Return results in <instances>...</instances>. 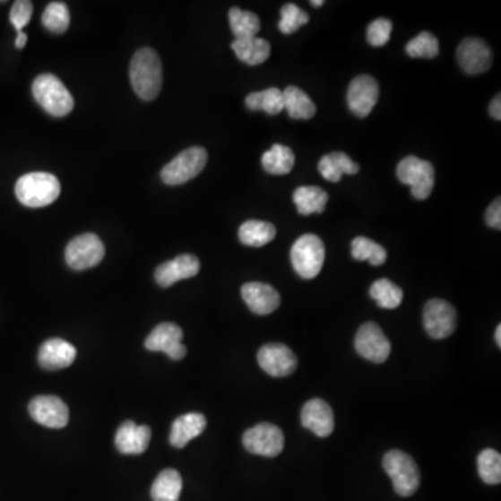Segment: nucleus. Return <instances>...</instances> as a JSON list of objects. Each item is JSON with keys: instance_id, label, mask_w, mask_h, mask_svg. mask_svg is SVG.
Returning a JSON list of instances; mask_svg holds the SVG:
<instances>
[{"instance_id": "nucleus-1", "label": "nucleus", "mask_w": 501, "mask_h": 501, "mask_svg": "<svg viewBox=\"0 0 501 501\" xmlns=\"http://www.w3.org/2000/svg\"><path fill=\"white\" fill-rule=\"evenodd\" d=\"M130 80L135 94L143 100H153L162 90V63L151 48H141L131 59Z\"/></svg>"}, {"instance_id": "nucleus-2", "label": "nucleus", "mask_w": 501, "mask_h": 501, "mask_svg": "<svg viewBox=\"0 0 501 501\" xmlns=\"http://www.w3.org/2000/svg\"><path fill=\"white\" fill-rule=\"evenodd\" d=\"M59 180L50 173L35 171L22 176L16 184L17 200L29 208H44L59 198Z\"/></svg>"}, {"instance_id": "nucleus-3", "label": "nucleus", "mask_w": 501, "mask_h": 501, "mask_svg": "<svg viewBox=\"0 0 501 501\" xmlns=\"http://www.w3.org/2000/svg\"><path fill=\"white\" fill-rule=\"evenodd\" d=\"M32 94L45 112L55 117H65L74 109V99L70 91L65 87L56 75H38L32 84Z\"/></svg>"}, {"instance_id": "nucleus-4", "label": "nucleus", "mask_w": 501, "mask_h": 501, "mask_svg": "<svg viewBox=\"0 0 501 501\" xmlns=\"http://www.w3.org/2000/svg\"><path fill=\"white\" fill-rule=\"evenodd\" d=\"M384 468L393 482L395 493L410 497L419 488V468L411 455L400 450H392L384 458Z\"/></svg>"}, {"instance_id": "nucleus-5", "label": "nucleus", "mask_w": 501, "mask_h": 501, "mask_svg": "<svg viewBox=\"0 0 501 501\" xmlns=\"http://www.w3.org/2000/svg\"><path fill=\"white\" fill-rule=\"evenodd\" d=\"M324 241L315 234L299 237L291 248V263L302 279L311 281L321 273L324 263Z\"/></svg>"}, {"instance_id": "nucleus-6", "label": "nucleus", "mask_w": 501, "mask_h": 501, "mask_svg": "<svg viewBox=\"0 0 501 501\" xmlns=\"http://www.w3.org/2000/svg\"><path fill=\"white\" fill-rule=\"evenodd\" d=\"M208 162V153L203 148L193 147L178 153L160 171V178L168 186H180L200 175Z\"/></svg>"}, {"instance_id": "nucleus-7", "label": "nucleus", "mask_w": 501, "mask_h": 501, "mask_svg": "<svg viewBox=\"0 0 501 501\" xmlns=\"http://www.w3.org/2000/svg\"><path fill=\"white\" fill-rule=\"evenodd\" d=\"M397 177L402 184L411 187L414 198L424 201L432 194L435 168L428 160H419L417 156H407L397 166Z\"/></svg>"}, {"instance_id": "nucleus-8", "label": "nucleus", "mask_w": 501, "mask_h": 501, "mask_svg": "<svg viewBox=\"0 0 501 501\" xmlns=\"http://www.w3.org/2000/svg\"><path fill=\"white\" fill-rule=\"evenodd\" d=\"M105 246L97 234L85 233L75 237L65 248V262L74 271H85L100 263Z\"/></svg>"}, {"instance_id": "nucleus-9", "label": "nucleus", "mask_w": 501, "mask_h": 501, "mask_svg": "<svg viewBox=\"0 0 501 501\" xmlns=\"http://www.w3.org/2000/svg\"><path fill=\"white\" fill-rule=\"evenodd\" d=\"M244 447L249 453L263 457H278L284 448V435L281 428L272 424H259L246 430L243 436Z\"/></svg>"}, {"instance_id": "nucleus-10", "label": "nucleus", "mask_w": 501, "mask_h": 501, "mask_svg": "<svg viewBox=\"0 0 501 501\" xmlns=\"http://www.w3.org/2000/svg\"><path fill=\"white\" fill-rule=\"evenodd\" d=\"M425 331L432 339L442 340L452 336L457 327V312L445 299L433 298L424 309Z\"/></svg>"}, {"instance_id": "nucleus-11", "label": "nucleus", "mask_w": 501, "mask_h": 501, "mask_svg": "<svg viewBox=\"0 0 501 501\" xmlns=\"http://www.w3.org/2000/svg\"><path fill=\"white\" fill-rule=\"evenodd\" d=\"M355 350L367 361L384 364L392 352V344L376 324L367 322L355 336Z\"/></svg>"}, {"instance_id": "nucleus-12", "label": "nucleus", "mask_w": 501, "mask_h": 501, "mask_svg": "<svg viewBox=\"0 0 501 501\" xmlns=\"http://www.w3.org/2000/svg\"><path fill=\"white\" fill-rule=\"evenodd\" d=\"M183 331L176 324H160L153 329L145 340V347L150 351H162L173 361H180L187 355V349L183 346Z\"/></svg>"}, {"instance_id": "nucleus-13", "label": "nucleus", "mask_w": 501, "mask_h": 501, "mask_svg": "<svg viewBox=\"0 0 501 501\" xmlns=\"http://www.w3.org/2000/svg\"><path fill=\"white\" fill-rule=\"evenodd\" d=\"M259 367L274 377H286L297 369L296 354L281 342H271L262 347L258 352Z\"/></svg>"}, {"instance_id": "nucleus-14", "label": "nucleus", "mask_w": 501, "mask_h": 501, "mask_svg": "<svg viewBox=\"0 0 501 501\" xmlns=\"http://www.w3.org/2000/svg\"><path fill=\"white\" fill-rule=\"evenodd\" d=\"M379 100V85L371 75L355 77L347 91L350 110L358 117H367Z\"/></svg>"}, {"instance_id": "nucleus-15", "label": "nucleus", "mask_w": 501, "mask_h": 501, "mask_svg": "<svg viewBox=\"0 0 501 501\" xmlns=\"http://www.w3.org/2000/svg\"><path fill=\"white\" fill-rule=\"evenodd\" d=\"M29 411L35 422L50 429H62L69 424V408L55 395L35 397L30 402Z\"/></svg>"}, {"instance_id": "nucleus-16", "label": "nucleus", "mask_w": 501, "mask_h": 501, "mask_svg": "<svg viewBox=\"0 0 501 501\" xmlns=\"http://www.w3.org/2000/svg\"><path fill=\"white\" fill-rule=\"evenodd\" d=\"M458 65L467 74H482L490 69L493 55L490 48L479 38H467L457 49Z\"/></svg>"}, {"instance_id": "nucleus-17", "label": "nucleus", "mask_w": 501, "mask_h": 501, "mask_svg": "<svg viewBox=\"0 0 501 501\" xmlns=\"http://www.w3.org/2000/svg\"><path fill=\"white\" fill-rule=\"evenodd\" d=\"M200 261L195 255L183 254L173 261L165 262L155 271L156 283L162 287H170L180 281L194 278L200 272Z\"/></svg>"}, {"instance_id": "nucleus-18", "label": "nucleus", "mask_w": 501, "mask_h": 501, "mask_svg": "<svg viewBox=\"0 0 501 501\" xmlns=\"http://www.w3.org/2000/svg\"><path fill=\"white\" fill-rule=\"evenodd\" d=\"M302 427L319 437L331 436L334 430V415L331 405L321 399H312L304 405L301 412Z\"/></svg>"}, {"instance_id": "nucleus-19", "label": "nucleus", "mask_w": 501, "mask_h": 501, "mask_svg": "<svg viewBox=\"0 0 501 501\" xmlns=\"http://www.w3.org/2000/svg\"><path fill=\"white\" fill-rule=\"evenodd\" d=\"M241 296L248 308L254 314L262 316L272 314L281 306V294L269 284L258 283V281L244 284Z\"/></svg>"}, {"instance_id": "nucleus-20", "label": "nucleus", "mask_w": 501, "mask_h": 501, "mask_svg": "<svg viewBox=\"0 0 501 501\" xmlns=\"http://www.w3.org/2000/svg\"><path fill=\"white\" fill-rule=\"evenodd\" d=\"M150 440V428L125 420L116 433L115 445L122 454L138 455L147 452Z\"/></svg>"}, {"instance_id": "nucleus-21", "label": "nucleus", "mask_w": 501, "mask_h": 501, "mask_svg": "<svg viewBox=\"0 0 501 501\" xmlns=\"http://www.w3.org/2000/svg\"><path fill=\"white\" fill-rule=\"evenodd\" d=\"M74 346L62 339H50L42 344L38 352V361L44 369L48 371H57L65 369L74 362Z\"/></svg>"}, {"instance_id": "nucleus-22", "label": "nucleus", "mask_w": 501, "mask_h": 501, "mask_svg": "<svg viewBox=\"0 0 501 501\" xmlns=\"http://www.w3.org/2000/svg\"><path fill=\"white\" fill-rule=\"evenodd\" d=\"M206 418L198 412H191V414L181 415L173 422L170 432V445L176 448H183L200 436L201 433L205 430Z\"/></svg>"}, {"instance_id": "nucleus-23", "label": "nucleus", "mask_w": 501, "mask_h": 501, "mask_svg": "<svg viewBox=\"0 0 501 501\" xmlns=\"http://www.w3.org/2000/svg\"><path fill=\"white\" fill-rule=\"evenodd\" d=\"M318 168L322 177L331 183H339L342 175L354 176L359 171V166L344 152L324 155L319 162Z\"/></svg>"}, {"instance_id": "nucleus-24", "label": "nucleus", "mask_w": 501, "mask_h": 501, "mask_svg": "<svg viewBox=\"0 0 501 501\" xmlns=\"http://www.w3.org/2000/svg\"><path fill=\"white\" fill-rule=\"evenodd\" d=\"M231 49L241 62L248 65H262L271 56V44L258 37L234 39Z\"/></svg>"}, {"instance_id": "nucleus-25", "label": "nucleus", "mask_w": 501, "mask_h": 501, "mask_svg": "<svg viewBox=\"0 0 501 501\" xmlns=\"http://www.w3.org/2000/svg\"><path fill=\"white\" fill-rule=\"evenodd\" d=\"M293 201L299 215L309 216L324 212L327 201H329V195L321 187L302 186L294 191Z\"/></svg>"}, {"instance_id": "nucleus-26", "label": "nucleus", "mask_w": 501, "mask_h": 501, "mask_svg": "<svg viewBox=\"0 0 501 501\" xmlns=\"http://www.w3.org/2000/svg\"><path fill=\"white\" fill-rule=\"evenodd\" d=\"M283 98L284 109L294 120H309L316 113L314 100L298 87H294V85L287 87L283 91Z\"/></svg>"}, {"instance_id": "nucleus-27", "label": "nucleus", "mask_w": 501, "mask_h": 501, "mask_svg": "<svg viewBox=\"0 0 501 501\" xmlns=\"http://www.w3.org/2000/svg\"><path fill=\"white\" fill-rule=\"evenodd\" d=\"M296 156L286 145L276 143L262 156V166L266 173L274 176L289 175L293 170Z\"/></svg>"}, {"instance_id": "nucleus-28", "label": "nucleus", "mask_w": 501, "mask_h": 501, "mask_svg": "<svg viewBox=\"0 0 501 501\" xmlns=\"http://www.w3.org/2000/svg\"><path fill=\"white\" fill-rule=\"evenodd\" d=\"M183 490V479L176 470H165L153 482L151 496L153 501H178Z\"/></svg>"}, {"instance_id": "nucleus-29", "label": "nucleus", "mask_w": 501, "mask_h": 501, "mask_svg": "<svg viewBox=\"0 0 501 501\" xmlns=\"http://www.w3.org/2000/svg\"><path fill=\"white\" fill-rule=\"evenodd\" d=\"M238 237L244 246L259 248L273 241L276 237V228L269 221L248 220L241 224Z\"/></svg>"}, {"instance_id": "nucleus-30", "label": "nucleus", "mask_w": 501, "mask_h": 501, "mask_svg": "<svg viewBox=\"0 0 501 501\" xmlns=\"http://www.w3.org/2000/svg\"><path fill=\"white\" fill-rule=\"evenodd\" d=\"M246 105L249 110H262L268 115H279L284 110L283 91L279 88H268L265 91L253 92L246 98Z\"/></svg>"}, {"instance_id": "nucleus-31", "label": "nucleus", "mask_w": 501, "mask_h": 501, "mask_svg": "<svg viewBox=\"0 0 501 501\" xmlns=\"http://www.w3.org/2000/svg\"><path fill=\"white\" fill-rule=\"evenodd\" d=\"M229 22H230L231 31L236 39H246L254 38L261 30V22L255 13L246 12V10L233 7L229 12Z\"/></svg>"}, {"instance_id": "nucleus-32", "label": "nucleus", "mask_w": 501, "mask_h": 501, "mask_svg": "<svg viewBox=\"0 0 501 501\" xmlns=\"http://www.w3.org/2000/svg\"><path fill=\"white\" fill-rule=\"evenodd\" d=\"M351 255L355 261H367L372 266L384 265L387 259L386 249L367 237H357L352 241Z\"/></svg>"}, {"instance_id": "nucleus-33", "label": "nucleus", "mask_w": 501, "mask_h": 501, "mask_svg": "<svg viewBox=\"0 0 501 501\" xmlns=\"http://www.w3.org/2000/svg\"><path fill=\"white\" fill-rule=\"evenodd\" d=\"M369 294L377 302L380 308L386 309L397 308L404 298L402 289L387 279H380V281H375L371 289H369Z\"/></svg>"}, {"instance_id": "nucleus-34", "label": "nucleus", "mask_w": 501, "mask_h": 501, "mask_svg": "<svg viewBox=\"0 0 501 501\" xmlns=\"http://www.w3.org/2000/svg\"><path fill=\"white\" fill-rule=\"evenodd\" d=\"M42 24L48 31L63 34L70 25V12L63 2H52L48 4L42 14Z\"/></svg>"}, {"instance_id": "nucleus-35", "label": "nucleus", "mask_w": 501, "mask_h": 501, "mask_svg": "<svg viewBox=\"0 0 501 501\" xmlns=\"http://www.w3.org/2000/svg\"><path fill=\"white\" fill-rule=\"evenodd\" d=\"M478 472L483 482L498 485L501 482V457L496 450L486 448L478 457Z\"/></svg>"}, {"instance_id": "nucleus-36", "label": "nucleus", "mask_w": 501, "mask_h": 501, "mask_svg": "<svg viewBox=\"0 0 501 501\" xmlns=\"http://www.w3.org/2000/svg\"><path fill=\"white\" fill-rule=\"evenodd\" d=\"M408 56L415 57V59H435L439 55V41L435 35L430 32H420L418 37L412 38L408 42L407 47Z\"/></svg>"}, {"instance_id": "nucleus-37", "label": "nucleus", "mask_w": 501, "mask_h": 501, "mask_svg": "<svg viewBox=\"0 0 501 501\" xmlns=\"http://www.w3.org/2000/svg\"><path fill=\"white\" fill-rule=\"evenodd\" d=\"M281 16L279 30L286 35L294 34L309 22L308 13L294 4H284L281 10Z\"/></svg>"}, {"instance_id": "nucleus-38", "label": "nucleus", "mask_w": 501, "mask_h": 501, "mask_svg": "<svg viewBox=\"0 0 501 501\" xmlns=\"http://www.w3.org/2000/svg\"><path fill=\"white\" fill-rule=\"evenodd\" d=\"M393 22L387 19H377L372 22L367 30V39L372 47H384L392 37Z\"/></svg>"}, {"instance_id": "nucleus-39", "label": "nucleus", "mask_w": 501, "mask_h": 501, "mask_svg": "<svg viewBox=\"0 0 501 501\" xmlns=\"http://www.w3.org/2000/svg\"><path fill=\"white\" fill-rule=\"evenodd\" d=\"M32 2L30 0H17L13 4L12 12H10V22L14 25L17 32H22L25 25L29 24L30 20H31Z\"/></svg>"}, {"instance_id": "nucleus-40", "label": "nucleus", "mask_w": 501, "mask_h": 501, "mask_svg": "<svg viewBox=\"0 0 501 501\" xmlns=\"http://www.w3.org/2000/svg\"><path fill=\"white\" fill-rule=\"evenodd\" d=\"M486 223L489 224L490 228L497 229L500 230L501 228V200L493 201L492 205L486 211Z\"/></svg>"}, {"instance_id": "nucleus-41", "label": "nucleus", "mask_w": 501, "mask_h": 501, "mask_svg": "<svg viewBox=\"0 0 501 501\" xmlns=\"http://www.w3.org/2000/svg\"><path fill=\"white\" fill-rule=\"evenodd\" d=\"M489 113L495 120H500L501 118V98L500 95L495 98V99L490 102Z\"/></svg>"}, {"instance_id": "nucleus-42", "label": "nucleus", "mask_w": 501, "mask_h": 501, "mask_svg": "<svg viewBox=\"0 0 501 501\" xmlns=\"http://www.w3.org/2000/svg\"><path fill=\"white\" fill-rule=\"evenodd\" d=\"M27 41H29V37H27V34H25V32H17V38H16V48L17 49H22V48L25 47V45H27Z\"/></svg>"}, {"instance_id": "nucleus-43", "label": "nucleus", "mask_w": 501, "mask_h": 501, "mask_svg": "<svg viewBox=\"0 0 501 501\" xmlns=\"http://www.w3.org/2000/svg\"><path fill=\"white\" fill-rule=\"evenodd\" d=\"M496 341H497V346L501 347V326L498 324L497 329H496Z\"/></svg>"}, {"instance_id": "nucleus-44", "label": "nucleus", "mask_w": 501, "mask_h": 501, "mask_svg": "<svg viewBox=\"0 0 501 501\" xmlns=\"http://www.w3.org/2000/svg\"><path fill=\"white\" fill-rule=\"evenodd\" d=\"M324 4V0H318V2H316V0H312L311 2L312 6L314 7H321L322 4Z\"/></svg>"}]
</instances>
